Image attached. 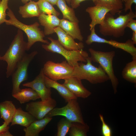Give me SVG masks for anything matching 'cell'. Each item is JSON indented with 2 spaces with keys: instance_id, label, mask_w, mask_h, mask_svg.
Masks as SVG:
<instances>
[{
  "instance_id": "36",
  "label": "cell",
  "mask_w": 136,
  "mask_h": 136,
  "mask_svg": "<svg viewBox=\"0 0 136 136\" xmlns=\"http://www.w3.org/2000/svg\"><path fill=\"white\" fill-rule=\"evenodd\" d=\"M133 43L134 44H136V32H133L132 36L131 39Z\"/></svg>"
},
{
  "instance_id": "31",
  "label": "cell",
  "mask_w": 136,
  "mask_h": 136,
  "mask_svg": "<svg viewBox=\"0 0 136 136\" xmlns=\"http://www.w3.org/2000/svg\"><path fill=\"white\" fill-rule=\"evenodd\" d=\"M99 116L102 124L101 132L102 135L104 136H112V132L111 127L106 122L103 115L100 114Z\"/></svg>"
},
{
  "instance_id": "22",
  "label": "cell",
  "mask_w": 136,
  "mask_h": 136,
  "mask_svg": "<svg viewBox=\"0 0 136 136\" xmlns=\"http://www.w3.org/2000/svg\"><path fill=\"white\" fill-rule=\"evenodd\" d=\"M20 6L18 12L23 18L38 17L41 14L37 2L31 0Z\"/></svg>"
},
{
  "instance_id": "7",
  "label": "cell",
  "mask_w": 136,
  "mask_h": 136,
  "mask_svg": "<svg viewBox=\"0 0 136 136\" xmlns=\"http://www.w3.org/2000/svg\"><path fill=\"white\" fill-rule=\"evenodd\" d=\"M74 68L66 60L61 63H55L49 60L45 63L42 68L45 76L57 81L72 76Z\"/></svg>"
},
{
  "instance_id": "5",
  "label": "cell",
  "mask_w": 136,
  "mask_h": 136,
  "mask_svg": "<svg viewBox=\"0 0 136 136\" xmlns=\"http://www.w3.org/2000/svg\"><path fill=\"white\" fill-rule=\"evenodd\" d=\"M51 42L48 44L42 45L43 48L46 51L61 55L71 65L74 67L77 65L78 62H86L89 57L86 51L82 50H70L64 47L58 41L51 37L48 38Z\"/></svg>"
},
{
  "instance_id": "10",
  "label": "cell",
  "mask_w": 136,
  "mask_h": 136,
  "mask_svg": "<svg viewBox=\"0 0 136 136\" xmlns=\"http://www.w3.org/2000/svg\"><path fill=\"white\" fill-rule=\"evenodd\" d=\"M90 31V34L88 36L85 41L87 45H90L94 42L107 44L128 53L132 56V59L136 58V48L131 40L128 39L124 43L119 42L112 39L108 40L98 36L95 32V27Z\"/></svg>"
},
{
  "instance_id": "16",
  "label": "cell",
  "mask_w": 136,
  "mask_h": 136,
  "mask_svg": "<svg viewBox=\"0 0 136 136\" xmlns=\"http://www.w3.org/2000/svg\"><path fill=\"white\" fill-rule=\"evenodd\" d=\"M57 16L52 14L41 13L38 17L40 24L44 28V32L47 36L55 33V28L59 26L60 19Z\"/></svg>"
},
{
  "instance_id": "37",
  "label": "cell",
  "mask_w": 136,
  "mask_h": 136,
  "mask_svg": "<svg viewBox=\"0 0 136 136\" xmlns=\"http://www.w3.org/2000/svg\"><path fill=\"white\" fill-rule=\"evenodd\" d=\"M50 3H51L53 6L56 5L57 0H45Z\"/></svg>"
},
{
  "instance_id": "17",
  "label": "cell",
  "mask_w": 136,
  "mask_h": 136,
  "mask_svg": "<svg viewBox=\"0 0 136 136\" xmlns=\"http://www.w3.org/2000/svg\"><path fill=\"white\" fill-rule=\"evenodd\" d=\"M44 80L46 86L49 88H52L56 89L59 95L66 102L73 99H77L70 90L63 84L57 81L52 80L45 76Z\"/></svg>"
},
{
  "instance_id": "8",
  "label": "cell",
  "mask_w": 136,
  "mask_h": 136,
  "mask_svg": "<svg viewBox=\"0 0 136 136\" xmlns=\"http://www.w3.org/2000/svg\"><path fill=\"white\" fill-rule=\"evenodd\" d=\"M77 99H73L68 101L65 106L61 108L55 107L45 116L52 117L57 116H64L73 122L85 123Z\"/></svg>"
},
{
  "instance_id": "24",
  "label": "cell",
  "mask_w": 136,
  "mask_h": 136,
  "mask_svg": "<svg viewBox=\"0 0 136 136\" xmlns=\"http://www.w3.org/2000/svg\"><path fill=\"white\" fill-rule=\"evenodd\" d=\"M12 95L21 104L40 98L37 93L30 88L21 89L19 91Z\"/></svg>"
},
{
  "instance_id": "15",
  "label": "cell",
  "mask_w": 136,
  "mask_h": 136,
  "mask_svg": "<svg viewBox=\"0 0 136 136\" xmlns=\"http://www.w3.org/2000/svg\"><path fill=\"white\" fill-rule=\"evenodd\" d=\"M86 11L89 14L91 19L89 24L90 30L96 25L101 24L106 14L110 11L106 8L97 5L88 7L86 9Z\"/></svg>"
},
{
  "instance_id": "25",
  "label": "cell",
  "mask_w": 136,
  "mask_h": 136,
  "mask_svg": "<svg viewBox=\"0 0 136 136\" xmlns=\"http://www.w3.org/2000/svg\"><path fill=\"white\" fill-rule=\"evenodd\" d=\"M56 5L61 12L63 19L79 23V20L76 16L74 9L69 7L65 0H57Z\"/></svg>"
},
{
  "instance_id": "19",
  "label": "cell",
  "mask_w": 136,
  "mask_h": 136,
  "mask_svg": "<svg viewBox=\"0 0 136 136\" xmlns=\"http://www.w3.org/2000/svg\"><path fill=\"white\" fill-rule=\"evenodd\" d=\"M52 117L45 116L43 119L36 120L28 127L24 128L25 136H38L52 119Z\"/></svg>"
},
{
  "instance_id": "3",
  "label": "cell",
  "mask_w": 136,
  "mask_h": 136,
  "mask_svg": "<svg viewBox=\"0 0 136 136\" xmlns=\"http://www.w3.org/2000/svg\"><path fill=\"white\" fill-rule=\"evenodd\" d=\"M7 15L9 17L5 22L7 25H11L23 31L26 34L28 42H27V51L29 50L36 42H40L48 44L49 42L44 38L45 35L44 31L39 27L40 24L36 22L30 25H27L22 22L16 17L13 12L10 8L8 9Z\"/></svg>"
},
{
  "instance_id": "26",
  "label": "cell",
  "mask_w": 136,
  "mask_h": 136,
  "mask_svg": "<svg viewBox=\"0 0 136 136\" xmlns=\"http://www.w3.org/2000/svg\"><path fill=\"white\" fill-rule=\"evenodd\" d=\"M127 63L123 68L122 73V77L131 83H136V58Z\"/></svg>"
},
{
  "instance_id": "6",
  "label": "cell",
  "mask_w": 136,
  "mask_h": 136,
  "mask_svg": "<svg viewBox=\"0 0 136 136\" xmlns=\"http://www.w3.org/2000/svg\"><path fill=\"white\" fill-rule=\"evenodd\" d=\"M88 51L92 61L98 63L103 69L110 80L115 94L117 92L119 84L117 78L114 73L113 61L115 55V52L111 51L103 52L95 50L90 48Z\"/></svg>"
},
{
  "instance_id": "40",
  "label": "cell",
  "mask_w": 136,
  "mask_h": 136,
  "mask_svg": "<svg viewBox=\"0 0 136 136\" xmlns=\"http://www.w3.org/2000/svg\"><path fill=\"white\" fill-rule=\"evenodd\" d=\"M127 0H122V1L123 2H125Z\"/></svg>"
},
{
  "instance_id": "18",
  "label": "cell",
  "mask_w": 136,
  "mask_h": 136,
  "mask_svg": "<svg viewBox=\"0 0 136 136\" xmlns=\"http://www.w3.org/2000/svg\"><path fill=\"white\" fill-rule=\"evenodd\" d=\"M78 23L63 18L60 19L59 26L74 39L81 42L83 40V37Z\"/></svg>"
},
{
  "instance_id": "29",
  "label": "cell",
  "mask_w": 136,
  "mask_h": 136,
  "mask_svg": "<svg viewBox=\"0 0 136 136\" xmlns=\"http://www.w3.org/2000/svg\"><path fill=\"white\" fill-rule=\"evenodd\" d=\"M72 122L66 118H62L57 124L56 136H65L69 133Z\"/></svg>"
},
{
  "instance_id": "33",
  "label": "cell",
  "mask_w": 136,
  "mask_h": 136,
  "mask_svg": "<svg viewBox=\"0 0 136 136\" xmlns=\"http://www.w3.org/2000/svg\"><path fill=\"white\" fill-rule=\"evenodd\" d=\"M125 7L124 9L125 12H126L128 10L132 11L131 6L132 4H136V0H127L125 3Z\"/></svg>"
},
{
  "instance_id": "12",
  "label": "cell",
  "mask_w": 136,
  "mask_h": 136,
  "mask_svg": "<svg viewBox=\"0 0 136 136\" xmlns=\"http://www.w3.org/2000/svg\"><path fill=\"white\" fill-rule=\"evenodd\" d=\"M45 76L42 68L39 74L33 80L22 84L23 86L30 88L34 90L39 96L41 100L44 102L52 98L51 88L46 86Z\"/></svg>"
},
{
  "instance_id": "30",
  "label": "cell",
  "mask_w": 136,
  "mask_h": 136,
  "mask_svg": "<svg viewBox=\"0 0 136 136\" xmlns=\"http://www.w3.org/2000/svg\"><path fill=\"white\" fill-rule=\"evenodd\" d=\"M8 0H0V25L5 22L6 19V11L9 8Z\"/></svg>"
},
{
  "instance_id": "35",
  "label": "cell",
  "mask_w": 136,
  "mask_h": 136,
  "mask_svg": "<svg viewBox=\"0 0 136 136\" xmlns=\"http://www.w3.org/2000/svg\"><path fill=\"white\" fill-rule=\"evenodd\" d=\"M86 0H71L70 5L73 9H76L80 5V4L82 2ZM94 2L96 0H91Z\"/></svg>"
},
{
  "instance_id": "32",
  "label": "cell",
  "mask_w": 136,
  "mask_h": 136,
  "mask_svg": "<svg viewBox=\"0 0 136 136\" xmlns=\"http://www.w3.org/2000/svg\"><path fill=\"white\" fill-rule=\"evenodd\" d=\"M9 125L4 122L0 126V136H13L9 131Z\"/></svg>"
},
{
  "instance_id": "27",
  "label": "cell",
  "mask_w": 136,
  "mask_h": 136,
  "mask_svg": "<svg viewBox=\"0 0 136 136\" xmlns=\"http://www.w3.org/2000/svg\"><path fill=\"white\" fill-rule=\"evenodd\" d=\"M89 130L86 123L73 122L68 133L70 136H86Z\"/></svg>"
},
{
  "instance_id": "2",
  "label": "cell",
  "mask_w": 136,
  "mask_h": 136,
  "mask_svg": "<svg viewBox=\"0 0 136 136\" xmlns=\"http://www.w3.org/2000/svg\"><path fill=\"white\" fill-rule=\"evenodd\" d=\"M119 14L115 18L110 12L106 14L103 22L99 26V32L101 35L116 38L124 35L127 24L131 19L135 18L136 15L132 11L125 15Z\"/></svg>"
},
{
  "instance_id": "1",
  "label": "cell",
  "mask_w": 136,
  "mask_h": 136,
  "mask_svg": "<svg viewBox=\"0 0 136 136\" xmlns=\"http://www.w3.org/2000/svg\"><path fill=\"white\" fill-rule=\"evenodd\" d=\"M27 42L24 40L23 33L19 29L5 54L1 56L0 60L7 63L6 76H11L18 63L22 60L27 51Z\"/></svg>"
},
{
  "instance_id": "11",
  "label": "cell",
  "mask_w": 136,
  "mask_h": 136,
  "mask_svg": "<svg viewBox=\"0 0 136 136\" xmlns=\"http://www.w3.org/2000/svg\"><path fill=\"white\" fill-rule=\"evenodd\" d=\"M57 102L51 98L46 101H33L26 104L25 109L37 120L44 118L47 114L56 106Z\"/></svg>"
},
{
  "instance_id": "9",
  "label": "cell",
  "mask_w": 136,
  "mask_h": 136,
  "mask_svg": "<svg viewBox=\"0 0 136 136\" xmlns=\"http://www.w3.org/2000/svg\"><path fill=\"white\" fill-rule=\"evenodd\" d=\"M38 53V52L36 51L29 54L26 53L18 64L11 75L12 84V94L19 91L21 89L20 87V84L27 79L28 67Z\"/></svg>"
},
{
  "instance_id": "34",
  "label": "cell",
  "mask_w": 136,
  "mask_h": 136,
  "mask_svg": "<svg viewBox=\"0 0 136 136\" xmlns=\"http://www.w3.org/2000/svg\"><path fill=\"white\" fill-rule=\"evenodd\" d=\"M126 27L130 28L133 32H136V20L133 18L131 19L128 22Z\"/></svg>"
},
{
  "instance_id": "21",
  "label": "cell",
  "mask_w": 136,
  "mask_h": 136,
  "mask_svg": "<svg viewBox=\"0 0 136 136\" xmlns=\"http://www.w3.org/2000/svg\"><path fill=\"white\" fill-rule=\"evenodd\" d=\"M17 109L12 101L6 100L0 103V115L8 125L11 123Z\"/></svg>"
},
{
  "instance_id": "20",
  "label": "cell",
  "mask_w": 136,
  "mask_h": 136,
  "mask_svg": "<svg viewBox=\"0 0 136 136\" xmlns=\"http://www.w3.org/2000/svg\"><path fill=\"white\" fill-rule=\"evenodd\" d=\"M36 120L29 112L24 111L20 107L17 109L11 122V125H18L27 127Z\"/></svg>"
},
{
  "instance_id": "4",
  "label": "cell",
  "mask_w": 136,
  "mask_h": 136,
  "mask_svg": "<svg viewBox=\"0 0 136 136\" xmlns=\"http://www.w3.org/2000/svg\"><path fill=\"white\" fill-rule=\"evenodd\" d=\"M90 57L87 59L86 64L82 62H78L74 67L72 76L77 78L81 80H85L93 84L105 82L110 80L109 78L101 67L93 65Z\"/></svg>"
},
{
  "instance_id": "14",
  "label": "cell",
  "mask_w": 136,
  "mask_h": 136,
  "mask_svg": "<svg viewBox=\"0 0 136 136\" xmlns=\"http://www.w3.org/2000/svg\"><path fill=\"white\" fill-rule=\"evenodd\" d=\"M59 43L65 48L70 50H82L84 46L81 42H76L74 39L59 26L55 28Z\"/></svg>"
},
{
  "instance_id": "28",
  "label": "cell",
  "mask_w": 136,
  "mask_h": 136,
  "mask_svg": "<svg viewBox=\"0 0 136 136\" xmlns=\"http://www.w3.org/2000/svg\"><path fill=\"white\" fill-rule=\"evenodd\" d=\"M37 3L41 14H52L58 17L59 13L57 11L50 3L45 0H39Z\"/></svg>"
},
{
  "instance_id": "38",
  "label": "cell",
  "mask_w": 136,
  "mask_h": 136,
  "mask_svg": "<svg viewBox=\"0 0 136 136\" xmlns=\"http://www.w3.org/2000/svg\"><path fill=\"white\" fill-rule=\"evenodd\" d=\"M23 4H25L31 0H21Z\"/></svg>"
},
{
  "instance_id": "23",
  "label": "cell",
  "mask_w": 136,
  "mask_h": 136,
  "mask_svg": "<svg viewBox=\"0 0 136 136\" xmlns=\"http://www.w3.org/2000/svg\"><path fill=\"white\" fill-rule=\"evenodd\" d=\"M122 0H96L93 3L95 5L104 7L109 10V12L114 16L117 13L120 14L123 8Z\"/></svg>"
},
{
  "instance_id": "13",
  "label": "cell",
  "mask_w": 136,
  "mask_h": 136,
  "mask_svg": "<svg viewBox=\"0 0 136 136\" xmlns=\"http://www.w3.org/2000/svg\"><path fill=\"white\" fill-rule=\"evenodd\" d=\"M64 80L63 84L77 98H86L91 95V92L84 86L80 79L71 76Z\"/></svg>"
},
{
  "instance_id": "39",
  "label": "cell",
  "mask_w": 136,
  "mask_h": 136,
  "mask_svg": "<svg viewBox=\"0 0 136 136\" xmlns=\"http://www.w3.org/2000/svg\"><path fill=\"white\" fill-rule=\"evenodd\" d=\"M66 2L69 5H70L71 0H65Z\"/></svg>"
},
{
  "instance_id": "41",
  "label": "cell",
  "mask_w": 136,
  "mask_h": 136,
  "mask_svg": "<svg viewBox=\"0 0 136 136\" xmlns=\"http://www.w3.org/2000/svg\"><path fill=\"white\" fill-rule=\"evenodd\" d=\"M1 57V56H0V60Z\"/></svg>"
}]
</instances>
